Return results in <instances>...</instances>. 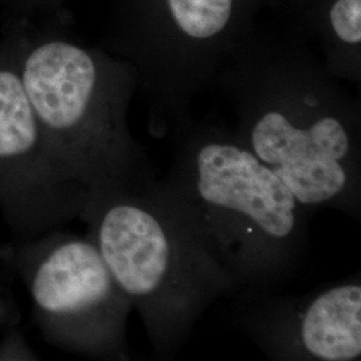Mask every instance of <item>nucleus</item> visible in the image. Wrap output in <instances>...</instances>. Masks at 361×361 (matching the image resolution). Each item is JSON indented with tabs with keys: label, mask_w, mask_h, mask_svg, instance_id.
I'll list each match as a JSON object with an SVG mask.
<instances>
[{
	"label": "nucleus",
	"mask_w": 361,
	"mask_h": 361,
	"mask_svg": "<svg viewBox=\"0 0 361 361\" xmlns=\"http://www.w3.org/2000/svg\"><path fill=\"white\" fill-rule=\"evenodd\" d=\"M232 323L274 361L361 359L360 273L305 295L233 296Z\"/></svg>",
	"instance_id": "6"
},
{
	"label": "nucleus",
	"mask_w": 361,
	"mask_h": 361,
	"mask_svg": "<svg viewBox=\"0 0 361 361\" xmlns=\"http://www.w3.org/2000/svg\"><path fill=\"white\" fill-rule=\"evenodd\" d=\"M271 0H114L104 50L137 71L149 133L168 138L192 118Z\"/></svg>",
	"instance_id": "5"
},
{
	"label": "nucleus",
	"mask_w": 361,
	"mask_h": 361,
	"mask_svg": "<svg viewBox=\"0 0 361 361\" xmlns=\"http://www.w3.org/2000/svg\"><path fill=\"white\" fill-rule=\"evenodd\" d=\"M213 89L232 104L241 142L312 213L361 219V102L296 27L256 20Z\"/></svg>",
	"instance_id": "1"
},
{
	"label": "nucleus",
	"mask_w": 361,
	"mask_h": 361,
	"mask_svg": "<svg viewBox=\"0 0 361 361\" xmlns=\"http://www.w3.org/2000/svg\"><path fill=\"white\" fill-rule=\"evenodd\" d=\"M268 10L317 40L334 77L360 86L361 0H271Z\"/></svg>",
	"instance_id": "8"
},
{
	"label": "nucleus",
	"mask_w": 361,
	"mask_h": 361,
	"mask_svg": "<svg viewBox=\"0 0 361 361\" xmlns=\"http://www.w3.org/2000/svg\"><path fill=\"white\" fill-rule=\"evenodd\" d=\"M20 77L42 131L91 189H147L158 177L128 126L137 71L104 49L52 35L27 49Z\"/></svg>",
	"instance_id": "4"
},
{
	"label": "nucleus",
	"mask_w": 361,
	"mask_h": 361,
	"mask_svg": "<svg viewBox=\"0 0 361 361\" xmlns=\"http://www.w3.org/2000/svg\"><path fill=\"white\" fill-rule=\"evenodd\" d=\"M90 195L91 241L138 310L155 356L176 357L207 310L235 296L237 285L152 185L94 188Z\"/></svg>",
	"instance_id": "3"
},
{
	"label": "nucleus",
	"mask_w": 361,
	"mask_h": 361,
	"mask_svg": "<svg viewBox=\"0 0 361 361\" xmlns=\"http://www.w3.org/2000/svg\"><path fill=\"white\" fill-rule=\"evenodd\" d=\"M15 6L23 10L32 11H55L61 8L67 0H10Z\"/></svg>",
	"instance_id": "10"
},
{
	"label": "nucleus",
	"mask_w": 361,
	"mask_h": 361,
	"mask_svg": "<svg viewBox=\"0 0 361 361\" xmlns=\"http://www.w3.org/2000/svg\"><path fill=\"white\" fill-rule=\"evenodd\" d=\"M42 133L20 70L0 65V158L26 154Z\"/></svg>",
	"instance_id": "9"
},
{
	"label": "nucleus",
	"mask_w": 361,
	"mask_h": 361,
	"mask_svg": "<svg viewBox=\"0 0 361 361\" xmlns=\"http://www.w3.org/2000/svg\"><path fill=\"white\" fill-rule=\"evenodd\" d=\"M32 297L67 343L95 353H125L131 304L91 240L70 238L52 247L35 273Z\"/></svg>",
	"instance_id": "7"
},
{
	"label": "nucleus",
	"mask_w": 361,
	"mask_h": 361,
	"mask_svg": "<svg viewBox=\"0 0 361 361\" xmlns=\"http://www.w3.org/2000/svg\"><path fill=\"white\" fill-rule=\"evenodd\" d=\"M168 140V173L152 188L232 277L237 295L276 292L290 283L310 253V209L233 128L192 116Z\"/></svg>",
	"instance_id": "2"
}]
</instances>
